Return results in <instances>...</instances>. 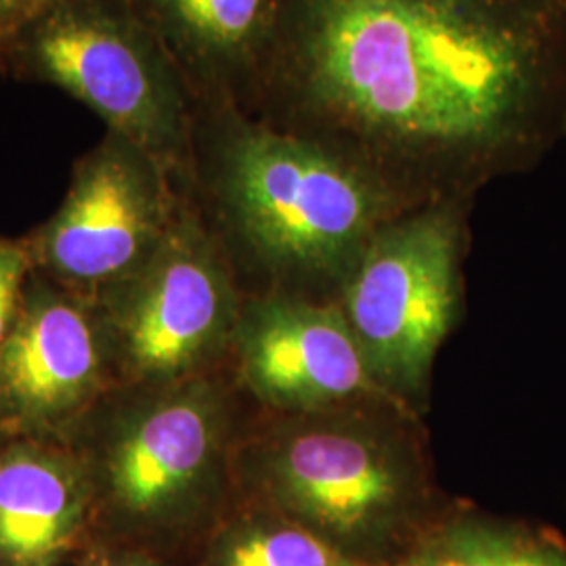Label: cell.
Returning a JSON list of instances; mask_svg holds the SVG:
<instances>
[{"label":"cell","instance_id":"6da1fadb","mask_svg":"<svg viewBox=\"0 0 566 566\" xmlns=\"http://www.w3.org/2000/svg\"><path fill=\"white\" fill-rule=\"evenodd\" d=\"M245 114L472 200L566 139V0H282Z\"/></svg>","mask_w":566,"mask_h":566},{"label":"cell","instance_id":"7a4b0ae2","mask_svg":"<svg viewBox=\"0 0 566 566\" xmlns=\"http://www.w3.org/2000/svg\"><path fill=\"white\" fill-rule=\"evenodd\" d=\"M185 191L231 269L315 301H336L376 231L413 208L365 164L221 102H193Z\"/></svg>","mask_w":566,"mask_h":566},{"label":"cell","instance_id":"3957f363","mask_svg":"<svg viewBox=\"0 0 566 566\" xmlns=\"http://www.w3.org/2000/svg\"><path fill=\"white\" fill-rule=\"evenodd\" d=\"M395 405L277 416L235 462L252 506L359 566L401 560L443 516L422 441Z\"/></svg>","mask_w":566,"mask_h":566},{"label":"cell","instance_id":"277c9868","mask_svg":"<svg viewBox=\"0 0 566 566\" xmlns=\"http://www.w3.org/2000/svg\"><path fill=\"white\" fill-rule=\"evenodd\" d=\"M0 76L60 88L187 187L193 97L126 0H55L0 51Z\"/></svg>","mask_w":566,"mask_h":566},{"label":"cell","instance_id":"5b68a950","mask_svg":"<svg viewBox=\"0 0 566 566\" xmlns=\"http://www.w3.org/2000/svg\"><path fill=\"white\" fill-rule=\"evenodd\" d=\"M229 472V403L206 376L149 386L109 426L91 476L116 544L160 552L219 525Z\"/></svg>","mask_w":566,"mask_h":566},{"label":"cell","instance_id":"8992f818","mask_svg":"<svg viewBox=\"0 0 566 566\" xmlns=\"http://www.w3.org/2000/svg\"><path fill=\"white\" fill-rule=\"evenodd\" d=\"M470 203L441 200L390 219L336 296L374 385L407 413L424 405L437 353L458 322Z\"/></svg>","mask_w":566,"mask_h":566},{"label":"cell","instance_id":"52a82bcc","mask_svg":"<svg viewBox=\"0 0 566 566\" xmlns=\"http://www.w3.org/2000/svg\"><path fill=\"white\" fill-rule=\"evenodd\" d=\"M105 290L122 364L143 385L203 376L233 343L242 308L235 275L187 191L163 242Z\"/></svg>","mask_w":566,"mask_h":566},{"label":"cell","instance_id":"ba28073f","mask_svg":"<svg viewBox=\"0 0 566 566\" xmlns=\"http://www.w3.org/2000/svg\"><path fill=\"white\" fill-rule=\"evenodd\" d=\"M182 193L142 145L107 130L74 166L60 210L28 238L34 266L72 285L122 282L163 242Z\"/></svg>","mask_w":566,"mask_h":566},{"label":"cell","instance_id":"9c48e42d","mask_svg":"<svg viewBox=\"0 0 566 566\" xmlns=\"http://www.w3.org/2000/svg\"><path fill=\"white\" fill-rule=\"evenodd\" d=\"M231 348L250 392L277 416L392 405L374 385L336 301L252 296L242 303Z\"/></svg>","mask_w":566,"mask_h":566},{"label":"cell","instance_id":"30bf717a","mask_svg":"<svg viewBox=\"0 0 566 566\" xmlns=\"http://www.w3.org/2000/svg\"><path fill=\"white\" fill-rule=\"evenodd\" d=\"M0 346V409L15 422H65L99 388L105 343L74 298L34 282Z\"/></svg>","mask_w":566,"mask_h":566},{"label":"cell","instance_id":"8fae6325","mask_svg":"<svg viewBox=\"0 0 566 566\" xmlns=\"http://www.w3.org/2000/svg\"><path fill=\"white\" fill-rule=\"evenodd\" d=\"M163 42L193 102L245 112L282 0H126Z\"/></svg>","mask_w":566,"mask_h":566},{"label":"cell","instance_id":"7c38bea8","mask_svg":"<svg viewBox=\"0 0 566 566\" xmlns=\"http://www.w3.org/2000/svg\"><path fill=\"white\" fill-rule=\"evenodd\" d=\"M95 514L93 483L55 449L20 443L0 453V566H61Z\"/></svg>","mask_w":566,"mask_h":566},{"label":"cell","instance_id":"4fadbf2b","mask_svg":"<svg viewBox=\"0 0 566 566\" xmlns=\"http://www.w3.org/2000/svg\"><path fill=\"white\" fill-rule=\"evenodd\" d=\"M420 547L439 566H566L556 533L472 510L443 514Z\"/></svg>","mask_w":566,"mask_h":566},{"label":"cell","instance_id":"5bb4252c","mask_svg":"<svg viewBox=\"0 0 566 566\" xmlns=\"http://www.w3.org/2000/svg\"><path fill=\"white\" fill-rule=\"evenodd\" d=\"M200 566H359L282 514L250 506L208 535Z\"/></svg>","mask_w":566,"mask_h":566},{"label":"cell","instance_id":"9a60e30c","mask_svg":"<svg viewBox=\"0 0 566 566\" xmlns=\"http://www.w3.org/2000/svg\"><path fill=\"white\" fill-rule=\"evenodd\" d=\"M32 269L36 266L28 240L0 238V346L20 315Z\"/></svg>","mask_w":566,"mask_h":566},{"label":"cell","instance_id":"2e32d148","mask_svg":"<svg viewBox=\"0 0 566 566\" xmlns=\"http://www.w3.org/2000/svg\"><path fill=\"white\" fill-rule=\"evenodd\" d=\"M78 566H172L166 558L145 547L128 544H103L93 547Z\"/></svg>","mask_w":566,"mask_h":566},{"label":"cell","instance_id":"e0dca14e","mask_svg":"<svg viewBox=\"0 0 566 566\" xmlns=\"http://www.w3.org/2000/svg\"><path fill=\"white\" fill-rule=\"evenodd\" d=\"M55 0H0V51Z\"/></svg>","mask_w":566,"mask_h":566},{"label":"cell","instance_id":"ac0fdd59","mask_svg":"<svg viewBox=\"0 0 566 566\" xmlns=\"http://www.w3.org/2000/svg\"><path fill=\"white\" fill-rule=\"evenodd\" d=\"M382 566H439L428 554H426L422 547L418 546L413 552H409L401 560H395V563H388Z\"/></svg>","mask_w":566,"mask_h":566}]
</instances>
